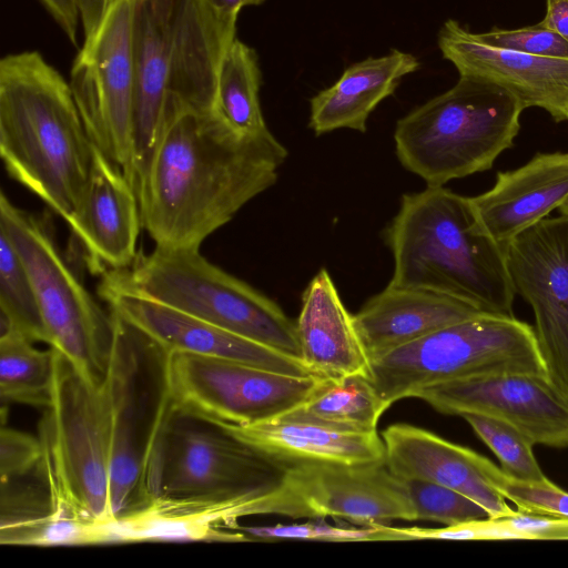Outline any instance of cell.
Here are the masks:
<instances>
[{
	"mask_svg": "<svg viewBox=\"0 0 568 568\" xmlns=\"http://www.w3.org/2000/svg\"><path fill=\"white\" fill-rule=\"evenodd\" d=\"M484 312L442 293L388 284L354 314L371 358Z\"/></svg>",
	"mask_w": 568,
	"mask_h": 568,
	"instance_id": "603a6c76",
	"label": "cell"
},
{
	"mask_svg": "<svg viewBox=\"0 0 568 568\" xmlns=\"http://www.w3.org/2000/svg\"><path fill=\"white\" fill-rule=\"evenodd\" d=\"M524 106L491 82L459 77L455 85L399 119L397 158L426 186L490 170L513 148Z\"/></svg>",
	"mask_w": 568,
	"mask_h": 568,
	"instance_id": "8992f818",
	"label": "cell"
},
{
	"mask_svg": "<svg viewBox=\"0 0 568 568\" xmlns=\"http://www.w3.org/2000/svg\"><path fill=\"white\" fill-rule=\"evenodd\" d=\"M252 515L329 517L361 526L417 520L405 483L385 462L288 466L277 488L247 505Z\"/></svg>",
	"mask_w": 568,
	"mask_h": 568,
	"instance_id": "4fadbf2b",
	"label": "cell"
},
{
	"mask_svg": "<svg viewBox=\"0 0 568 568\" xmlns=\"http://www.w3.org/2000/svg\"><path fill=\"white\" fill-rule=\"evenodd\" d=\"M112 0H78L84 38L98 27Z\"/></svg>",
	"mask_w": 568,
	"mask_h": 568,
	"instance_id": "f35d334b",
	"label": "cell"
},
{
	"mask_svg": "<svg viewBox=\"0 0 568 568\" xmlns=\"http://www.w3.org/2000/svg\"><path fill=\"white\" fill-rule=\"evenodd\" d=\"M546 375L535 329L515 316L484 313L369 359V378L393 403L457 379L498 374Z\"/></svg>",
	"mask_w": 568,
	"mask_h": 568,
	"instance_id": "ba28073f",
	"label": "cell"
},
{
	"mask_svg": "<svg viewBox=\"0 0 568 568\" xmlns=\"http://www.w3.org/2000/svg\"><path fill=\"white\" fill-rule=\"evenodd\" d=\"M0 328H12L29 341L48 344L29 272L8 235L0 230Z\"/></svg>",
	"mask_w": 568,
	"mask_h": 568,
	"instance_id": "f1b7e54d",
	"label": "cell"
},
{
	"mask_svg": "<svg viewBox=\"0 0 568 568\" xmlns=\"http://www.w3.org/2000/svg\"><path fill=\"white\" fill-rule=\"evenodd\" d=\"M72 44H77L80 9L78 0H40Z\"/></svg>",
	"mask_w": 568,
	"mask_h": 568,
	"instance_id": "8d00e7d4",
	"label": "cell"
},
{
	"mask_svg": "<svg viewBox=\"0 0 568 568\" xmlns=\"http://www.w3.org/2000/svg\"><path fill=\"white\" fill-rule=\"evenodd\" d=\"M462 417L497 456L505 474L523 481L549 480L534 455L535 444L521 430L490 416L466 414Z\"/></svg>",
	"mask_w": 568,
	"mask_h": 568,
	"instance_id": "f546056e",
	"label": "cell"
},
{
	"mask_svg": "<svg viewBox=\"0 0 568 568\" xmlns=\"http://www.w3.org/2000/svg\"><path fill=\"white\" fill-rule=\"evenodd\" d=\"M98 292L109 310L142 329L169 353L186 352L286 375L315 376L303 361L146 297L119 283L110 272L103 274Z\"/></svg>",
	"mask_w": 568,
	"mask_h": 568,
	"instance_id": "e0dca14e",
	"label": "cell"
},
{
	"mask_svg": "<svg viewBox=\"0 0 568 568\" xmlns=\"http://www.w3.org/2000/svg\"><path fill=\"white\" fill-rule=\"evenodd\" d=\"M264 2V0H248V6H256Z\"/></svg>",
	"mask_w": 568,
	"mask_h": 568,
	"instance_id": "b9f144b4",
	"label": "cell"
},
{
	"mask_svg": "<svg viewBox=\"0 0 568 568\" xmlns=\"http://www.w3.org/2000/svg\"><path fill=\"white\" fill-rule=\"evenodd\" d=\"M521 540H568V518H557L515 510L500 517Z\"/></svg>",
	"mask_w": 568,
	"mask_h": 568,
	"instance_id": "d590c367",
	"label": "cell"
},
{
	"mask_svg": "<svg viewBox=\"0 0 568 568\" xmlns=\"http://www.w3.org/2000/svg\"><path fill=\"white\" fill-rule=\"evenodd\" d=\"M41 455L42 448L38 437L1 425L0 481L34 471Z\"/></svg>",
	"mask_w": 568,
	"mask_h": 568,
	"instance_id": "e575fe53",
	"label": "cell"
},
{
	"mask_svg": "<svg viewBox=\"0 0 568 568\" xmlns=\"http://www.w3.org/2000/svg\"><path fill=\"white\" fill-rule=\"evenodd\" d=\"M129 268L110 273L146 297L301 359L295 322L273 300L212 264L200 248L155 246Z\"/></svg>",
	"mask_w": 568,
	"mask_h": 568,
	"instance_id": "9c48e42d",
	"label": "cell"
},
{
	"mask_svg": "<svg viewBox=\"0 0 568 568\" xmlns=\"http://www.w3.org/2000/svg\"><path fill=\"white\" fill-rule=\"evenodd\" d=\"M225 426L287 467L311 463L385 462V446L378 432L346 433L282 418L252 426Z\"/></svg>",
	"mask_w": 568,
	"mask_h": 568,
	"instance_id": "d4e9b609",
	"label": "cell"
},
{
	"mask_svg": "<svg viewBox=\"0 0 568 568\" xmlns=\"http://www.w3.org/2000/svg\"><path fill=\"white\" fill-rule=\"evenodd\" d=\"M286 469L225 425L174 406L155 498L248 503L277 488Z\"/></svg>",
	"mask_w": 568,
	"mask_h": 568,
	"instance_id": "8fae6325",
	"label": "cell"
},
{
	"mask_svg": "<svg viewBox=\"0 0 568 568\" xmlns=\"http://www.w3.org/2000/svg\"><path fill=\"white\" fill-rule=\"evenodd\" d=\"M473 34L478 41L496 48L541 57L568 58V42L557 32L538 23L518 29L493 27L489 31Z\"/></svg>",
	"mask_w": 568,
	"mask_h": 568,
	"instance_id": "836d02e7",
	"label": "cell"
},
{
	"mask_svg": "<svg viewBox=\"0 0 568 568\" xmlns=\"http://www.w3.org/2000/svg\"><path fill=\"white\" fill-rule=\"evenodd\" d=\"M504 251L515 293L532 307L547 377L568 394V216L542 219Z\"/></svg>",
	"mask_w": 568,
	"mask_h": 568,
	"instance_id": "9a60e30c",
	"label": "cell"
},
{
	"mask_svg": "<svg viewBox=\"0 0 568 568\" xmlns=\"http://www.w3.org/2000/svg\"><path fill=\"white\" fill-rule=\"evenodd\" d=\"M113 342L103 381L111 418V520L134 513L158 495L163 436L174 409L169 352L111 311Z\"/></svg>",
	"mask_w": 568,
	"mask_h": 568,
	"instance_id": "5b68a950",
	"label": "cell"
},
{
	"mask_svg": "<svg viewBox=\"0 0 568 568\" xmlns=\"http://www.w3.org/2000/svg\"><path fill=\"white\" fill-rule=\"evenodd\" d=\"M437 42L459 77L491 82L509 91L524 109L539 108L555 122L568 121V58L491 47L454 19L444 22Z\"/></svg>",
	"mask_w": 568,
	"mask_h": 568,
	"instance_id": "ac0fdd59",
	"label": "cell"
},
{
	"mask_svg": "<svg viewBox=\"0 0 568 568\" xmlns=\"http://www.w3.org/2000/svg\"><path fill=\"white\" fill-rule=\"evenodd\" d=\"M224 19L236 22L241 9L248 6V0H206Z\"/></svg>",
	"mask_w": 568,
	"mask_h": 568,
	"instance_id": "ab89813d",
	"label": "cell"
},
{
	"mask_svg": "<svg viewBox=\"0 0 568 568\" xmlns=\"http://www.w3.org/2000/svg\"><path fill=\"white\" fill-rule=\"evenodd\" d=\"M287 155L271 131L241 133L215 110L175 111L138 179L142 227L156 247L200 248L275 184Z\"/></svg>",
	"mask_w": 568,
	"mask_h": 568,
	"instance_id": "6da1fadb",
	"label": "cell"
},
{
	"mask_svg": "<svg viewBox=\"0 0 568 568\" xmlns=\"http://www.w3.org/2000/svg\"><path fill=\"white\" fill-rule=\"evenodd\" d=\"M236 22L206 0H133V148L135 190L166 118L214 110L222 58Z\"/></svg>",
	"mask_w": 568,
	"mask_h": 568,
	"instance_id": "3957f363",
	"label": "cell"
},
{
	"mask_svg": "<svg viewBox=\"0 0 568 568\" xmlns=\"http://www.w3.org/2000/svg\"><path fill=\"white\" fill-rule=\"evenodd\" d=\"M65 222L92 271H122L135 262L142 226L136 190L95 145L84 194Z\"/></svg>",
	"mask_w": 568,
	"mask_h": 568,
	"instance_id": "d6986e66",
	"label": "cell"
},
{
	"mask_svg": "<svg viewBox=\"0 0 568 568\" xmlns=\"http://www.w3.org/2000/svg\"><path fill=\"white\" fill-rule=\"evenodd\" d=\"M0 230L16 246L32 281L50 347L90 383H103L113 342V321L63 258L41 220L13 205L2 192Z\"/></svg>",
	"mask_w": 568,
	"mask_h": 568,
	"instance_id": "30bf717a",
	"label": "cell"
},
{
	"mask_svg": "<svg viewBox=\"0 0 568 568\" xmlns=\"http://www.w3.org/2000/svg\"><path fill=\"white\" fill-rule=\"evenodd\" d=\"M12 328H0V397L45 408L53 379V349L41 351Z\"/></svg>",
	"mask_w": 568,
	"mask_h": 568,
	"instance_id": "83f0119b",
	"label": "cell"
},
{
	"mask_svg": "<svg viewBox=\"0 0 568 568\" xmlns=\"http://www.w3.org/2000/svg\"><path fill=\"white\" fill-rule=\"evenodd\" d=\"M558 210L560 211L561 215L568 216V196L564 201V203L559 206Z\"/></svg>",
	"mask_w": 568,
	"mask_h": 568,
	"instance_id": "60d3db41",
	"label": "cell"
},
{
	"mask_svg": "<svg viewBox=\"0 0 568 568\" xmlns=\"http://www.w3.org/2000/svg\"><path fill=\"white\" fill-rule=\"evenodd\" d=\"M92 143L69 82L38 51L0 61V155L8 175L63 220L77 211Z\"/></svg>",
	"mask_w": 568,
	"mask_h": 568,
	"instance_id": "7a4b0ae2",
	"label": "cell"
},
{
	"mask_svg": "<svg viewBox=\"0 0 568 568\" xmlns=\"http://www.w3.org/2000/svg\"><path fill=\"white\" fill-rule=\"evenodd\" d=\"M479 469L486 481L517 510L557 518H568V493L552 484L515 479L505 474L491 460L479 456Z\"/></svg>",
	"mask_w": 568,
	"mask_h": 568,
	"instance_id": "4dcf8cb0",
	"label": "cell"
},
{
	"mask_svg": "<svg viewBox=\"0 0 568 568\" xmlns=\"http://www.w3.org/2000/svg\"><path fill=\"white\" fill-rule=\"evenodd\" d=\"M296 324L301 359L317 377L369 373V357L352 315L329 275L322 268L302 294Z\"/></svg>",
	"mask_w": 568,
	"mask_h": 568,
	"instance_id": "7402d4cb",
	"label": "cell"
},
{
	"mask_svg": "<svg viewBox=\"0 0 568 568\" xmlns=\"http://www.w3.org/2000/svg\"><path fill=\"white\" fill-rule=\"evenodd\" d=\"M240 531L260 539H305L317 541H402L396 527L386 524L338 527L328 524L304 523L293 525L239 527Z\"/></svg>",
	"mask_w": 568,
	"mask_h": 568,
	"instance_id": "d6a6232c",
	"label": "cell"
},
{
	"mask_svg": "<svg viewBox=\"0 0 568 568\" xmlns=\"http://www.w3.org/2000/svg\"><path fill=\"white\" fill-rule=\"evenodd\" d=\"M403 481L417 520H430L454 526L490 518L489 513L480 504L457 490L423 479Z\"/></svg>",
	"mask_w": 568,
	"mask_h": 568,
	"instance_id": "1f68e13d",
	"label": "cell"
},
{
	"mask_svg": "<svg viewBox=\"0 0 568 568\" xmlns=\"http://www.w3.org/2000/svg\"><path fill=\"white\" fill-rule=\"evenodd\" d=\"M261 83L255 50L235 38L221 61L214 110L241 133L261 134L270 131L260 104Z\"/></svg>",
	"mask_w": 568,
	"mask_h": 568,
	"instance_id": "4316f807",
	"label": "cell"
},
{
	"mask_svg": "<svg viewBox=\"0 0 568 568\" xmlns=\"http://www.w3.org/2000/svg\"><path fill=\"white\" fill-rule=\"evenodd\" d=\"M567 196L568 152H551L498 172L494 186L470 200L486 230L504 247L559 209Z\"/></svg>",
	"mask_w": 568,
	"mask_h": 568,
	"instance_id": "44dd1931",
	"label": "cell"
},
{
	"mask_svg": "<svg viewBox=\"0 0 568 568\" xmlns=\"http://www.w3.org/2000/svg\"><path fill=\"white\" fill-rule=\"evenodd\" d=\"M389 405L369 375L321 378L312 394L282 419L308 423L346 433H374Z\"/></svg>",
	"mask_w": 568,
	"mask_h": 568,
	"instance_id": "484cf974",
	"label": "cell"
},
{
	"mask_svg": "<svg viewBox=\"0 0 568 568\" xmlns=\"http://www.w3.org/2000/svg\"><path fill=\"white\" fill-rule=\"evenodd\" d=\"M419 65L414 54L397 49L351 64L333 85L311 99L308 126L316 135L337 129L366 132L374 109Z\"/></svg>",
	"mask_w": 568,
	"mask_h": 568,
	"instance_id": "cb8c5ba5",
	"label": "cell"
},
{
	"mask_svg": "<svg viewBox=\"0 0 568 568\" xmlns=\"http://www.w3.org/2000/svg\"><path fill=\"white\" fill-rule=\"evenodd\" d=\"M133 0H112L77 54L70 88L92 143L135 187Z\"/></svg>",
	"mask_w": 568,
	"mask_h": 568,
	"instance_id": "7c38bea8",
	"label": "cell"
},
{
	"mask_svg": "<svg viewBox=\"0 0 568 568\" xmlns=\"http://www.w3.org/2000/svg\"><path fill=\"white\" fill-rule=\"evenodd\" d=\"M394 270L388 284L449 295L488 314L515 316L504 247L470 197L444 186L402 196L385 229Z\"/></svg>",
	"mask_w": 568,
	"mask_h": 568,
	"instance_id": "277c9868",
	"label": "cell"
},
{
	"mask_svg": "<svg viewBox=\"0 0 568 568\" xmlns=\"http://www.w3.org/2000/svg\"><path fill=\"white\" fill-rule=\"evenodd\" d=\"M50 403L39 423L37 471L53 516L111 520V418L103 383L94 385L55 348Z\"/></svg>",
	"mask_w": 568,
	"mask_h": 568,
	"instance_id": "52a82bcc",
	"label": "cell"
},
{
	"mask_svg": "<svg viewBox=\"0 0 568 568\" xmlns=\"http://www.w3.org/2000/svg\"><path fill=\"white\" fill-rule=\"evenodd\" d=\"M320 379L186 352H170L168 357L174 406L224 425L277 419L300 406Z\"/></svg>",
	"mask_w": 568,
	"mask_h": 568,
	"instance_id": "5bb4252c",
	"label": "cell"
},
{
	"mask_svg": "<svg viewBox=\"0 0 568 568\" xmlns=\"http://www.w3.org/2000/svg\"><path fill=\"white\" fill-rule=\"evenodd\" d=\"M538 24L557 32L568 42V0H546V13Z\"/></svg>",
	"mask_w": 568,
	"mask_h": 568,
	"instance_id": "74e56055",
	"label": "cell"
},
{
	"mask_svg": "<svg viewBox=\"0 0 568 568\" xmlns=\"http://www.w3.org/2000/svg\"><path fill=\"white\" fill-rule=\"evenodd\" d=\"M381 436L385 463L397 478L423 479L457 490L480 504L490 518L515 511L484 478L478 453L409 424L390 425Z\"/></svg>",
	"mask_w": 568,
	"mask_h": 568,
	"instance_id": "ffe728a7",
	"label": "cell"
},
{
	"mask_svg": "<svg viewBox=\"0 0 568 568\" xmlns=\"http://www.w3.org/2000/svg\"><path fill=\"white\" fill-rule=\"evenodd\" d=\"M415 397L442 414H479L501 419L535 445L568 447V394L546 375L469 377L426 387Z\"/></svg>",
	"mask_w": 568,
	"mask_h": 568,
	"instance_id": "2e32d148",
	"label": "cell"
}]
</instances>
